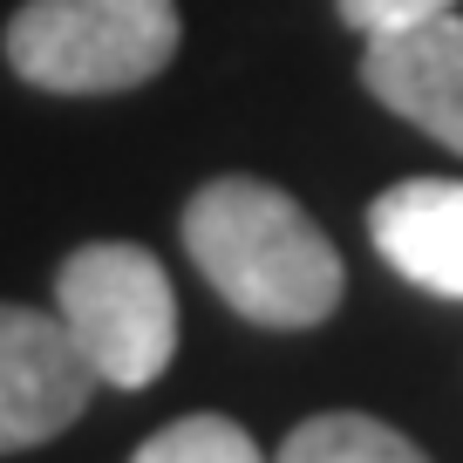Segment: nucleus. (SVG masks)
Segmentation results:
<instances>
[{"label": "nucleus", "mask_w": 463, "mask_h": 463, "mask_svg": "<svg viewBox=\"0 0 463 463\" xmlns=\"http://www.w3.org/2000/svg\"><path fill=\"white\" fill-rule=\"evenodd\" d=\"M184 252L252 327H320L341 307V252L266 177H212L184 204Z\"/></svg>", "instance_id": "f257e3e1"}, {"label": "nucleus", "mask_w": 463, "mask_h": 463, "mask_svg": "<svg viewBox=\"0 0 463 463\" xmlns=\"http://www.w3.org/2000/svg\"><path fill=\"white\" fill-rule=\"evenodd\" d=\"M177 55V0H28L7 21V69L48 96H116Z\"/></svg>", "instance_id": "f03ea898"}, {"label": "nucleus", "mask_w": 463, "mask_h": 463, "mask_svg": "<svg viewBox=\"0 0 463 463\" xmlns=\"http://www.w3.org/2000/svg\"><path fill=\"white\" fill-rule=\"evenodd\" d=\"M55 320L109 389H150L177 354V293L150 246L96 239L55 273Z\"/></svg>", "instance_id": "7ed1b4c3"}, {"label": "nucleus", "mask_w": 463, "mask_h": 463, "mask_svg": "<svg viewBox=\"0 0 463 463\" xmlns=\"http://www.w3.org/2000/svg\"><path fill=\"white\" fill-rule=\"evenodd\" d=\"M96 389L102 375L55 314L0 300V457L61 436Z\"/></svg>", "instance_id": "20e7f679"}, {"label": "nucleus", "mask_w": 463, "mask_h": 463, "mask_svg": "<svg viewBox=\"0 0 463 463\" xmlns=\"http://www.w3.org/2000/svg\"><path fill=\"white\" fill-rule=\"evenodd\" d=\"M362 82L402 123L463 150V21L457 14H436L402 34H375L362 55Z\"/></svg>", "instance_id": "39448f33"}, {"label": "nucleus", "mask_w": 463, "mask_h": 463, "mask_svg": "<svg viewBox=\"0 0 463 463\" xmlns=\"http://www.w3.org/2000/svg\"><path fill=\"white\" fill-rule=\"evenodd\" d=\"M375 252L436 300L463 307V184L457 177H402L368 204Z\"/></svg>", "instance_id": "423d86ee"}, {"label": "nucleus", "mask_w": 463, "mask_h": 463, "mask_svg": "<svg viewBox=\"0 0 463 463\" xmlns=\"http://www.w3.org/2000/svg\"><path fill=\"white\" fill-rule=\"evenodd\" d=\"M273 463H430L402 430L375 416H354V409H327V416L300 422V430L279 443Z\"/></svg>", "instance_id": "0eeeda50"}, {"label": "nucleus", "mask_w": 463, "mask_h": 463, "mask_svg": "<svg viewBox=\"0 0 463 463\" xmlns=\"http://www.w3.org/2000/svg\"><path fill=\"white\" fill-rule=\"evenodd\" d=\"M130 463H266V449L232 416H177V422H164Z\"/></svg>", "instance_id": "6e6552de"}, {"label": "nucleus", "mask_w": 463, "mask_h": 463, "mask_svg": "<svg viewBox=\"0 0 463 463\" xmlns=\"http://www.w3.org/2000/svg\"><path fill=\"white\" fill-rule=\"evenodd\" d=\"M334 7H341L347 28H362L375 42V34H402V28H422V21L449 14L457 0H334Z\"/></svg>", "instance_id": "1a4fd4ad"}]
</instances>
